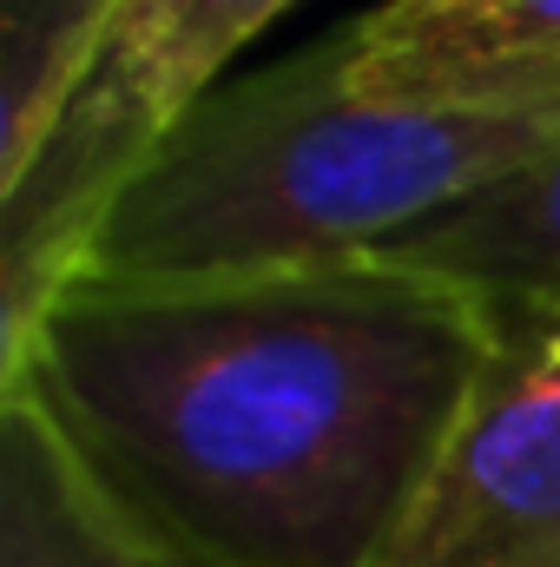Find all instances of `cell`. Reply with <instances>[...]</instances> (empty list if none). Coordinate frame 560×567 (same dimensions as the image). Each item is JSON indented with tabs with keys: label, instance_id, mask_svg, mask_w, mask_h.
Here are the masks:
<instances>
[{
	"label": "cell",
	"instance_id": "cell-4",
	"mask_svg": "<svg viewBox=\"0 0 560 567\" xmlns=\"http://www.w3.org/2000/svg\"><path fill=\"white\" fill-rule=\"evenodd\" d=\"M376 567H560V310L495 303V350Z\"/></svg>",
	"mask_w": 560,
	"mask_h": 567
},
{
	"label": "cell",
	"instance_id": "cell-2",
	"mask_svg": "<svg viewBox=\"0 0 560 567\" xmlns=\"http://www.w3.org/2000/svg\"><path fill=\"white\" fill-rule=\"evenodd\" d=\"M554 145L560 106L376 100L356 80L350 27H336L198 100L113 205L80 278H238L370 258Z\"/></svg>",
	"mask_w": 560,
	"mask_h": 567
},
{
	"label": "cell",
	"instance_id": "cell-8",
	"mask_svg": "<svg viewBox=\"0 0 560 567\" xmlns=\"http://www.w3.org/2000/svg\"><path fill=\"white\" fill-rule=\"evenodd\" d=\"M126 0H0V185L73 106Z\"/></svg>",
	"mask_w": 560,
	"mask_h": 567
},
{
	"label": "cell",
	"instance_id": "cell-7",
	"mask_svg": "<svg viewBox=\"0 0 560 567\" xmlns=\"http://www.w3.org/2000/svg\"><path fill=\"white\" fill-rule=\"evenodd\" d=\"M383 265L462 284L488 303L560 310V145L535 165L481 185L376 251Z\"/></svg>",
	"mask_w": 560,
	"mask_h": 567
},
{
	"label": "cell",
	"instance_id": "cell-6",
	"mask_svg": "<svg viewBox=\"0 0 560 567\" xmlns=\"http://www.w3.org/2000/svg\"><path fill=\"white\" fill-rule=\"evenodd\" d=\"M0 567H205L133 515L27 383H0Z\"/></svg>",
	"mask_w": 560,
	"mask_h": 567
},
{
	"label": "cell",
	"instance_id": "cell-5",
	"mask_svg": "<svg viewBox=\"0 0 560 567\" xmlns=\"http://www.w3.org/2000/svg\"><path fill=\"white\" fill-rule=\"evenodd\" d=\"M356 80L396 106H560V0H383L350 20Z\"/></svg>",
	"mask_w": 560,
	"mask_h": 567
},
{
	"label": "cell",
	"instance_id": "cell-3",
	"mask_svg": "<svg viewBox=\"0 0 560 567\" xmlns=\"http://www.w3.org/2000/svg\"><path fill=\"white\" fill-rule=\"evenodd\" d=\"M290 0H126L100 66L53 120L20 178L0 185V363H13L60 290L86 271L113 205L152 152L211 100L225 66Z\"/></svg>",
	"mask_w": 560,
	"mask_h": 567
},
{
	"label": "cell",
	"instance_id": "cell-1",
	"mask_svg": "<svg viewBox=\"0 0 560 567\" xmlns=\"http://www.w3.org/2000/svg\"><path fill=\"white\" fill-rule=\"evenodd\" d=\"M488 350V297L370 251L80 278L0 383H27L93 475L205 567H376Z\"/></svg>",
	"mask_w": 560,
	"mask_h": 567
}]
</instances>
